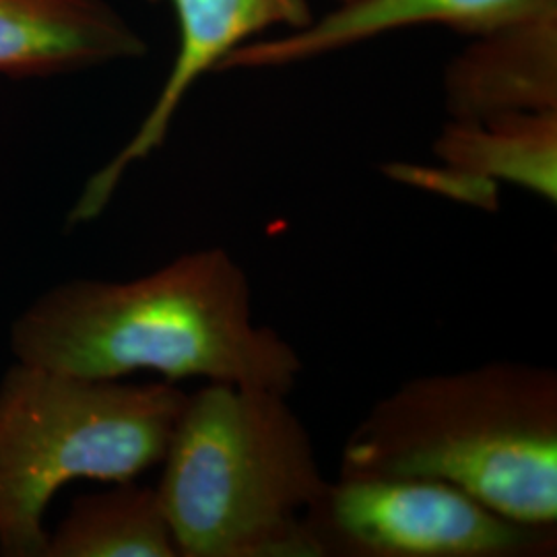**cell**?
<instances>
[{
    "label": "cell",
    "mask_w": 557,
    "mask_h": 557,
    "mask_svg": "<svg viewBox=\"0 0 557 557\" xmlns=\"http://www.w3.org/2000/svg\"><path fill=\"white\" fill-rule=\"evenodd\" d=\"M145 52L106 0H0V75L48 77Z\"/></svg>",
    "instance_id": "cell-9"
},
{
    "label": "cell",
    "mask_w": 557,
    "mask_h": 557,
    "mask_svg": "<svg viewBox=\"0 0 557 557\" xmlns=\"http://www.w3.org/2000/svg\"><path fill=\"white\" fill-rule=\"evenodd\" d=\"M337 2H338V0H337Z\"/></svg>",
    "instance_id": "cell-13"
},
{
    "label": "cell",
    "mask_w": 557,
    "mask_h": 557,
    "mask_svg": "<svg viewBox=\"0 0 557 557\" xmlns=\"http://www.w3.org/2000/svg\"><path fill=\"white\" fill-rule=\"evenodd\" d=\"M314 557L556 556L557 527L504 517L450 483L337 478L306 515Z\"/></svg>",
    "instance_id": "cell-5"
},
{
    "label": "cell",
    "mask_w": 557,
    "mask_h": 557,
    "mask_svg": "<svg viewBox=\"0 0 557 557\" xmlns=\"http://www.w3.org/2000/svg\"><path fill=\"white\" fill-rule=\"evenodd\" d=\"M289 395L205 382L161 460L178 557H314L306 515L329 479Z\"/></svg>",
    "instance_id": "cell-3"
},
{
    "label": "cell",
    "mask_w": 557,
    "mask_h": 557,
    "mask_svg": "<svg viewBox=\"0 0 557 557\" xmlns=\"http://www.w3.org/2000/svg\"><path fill=\"white\" fill-rule=\"evenodd\" d=\"M180 44L170 75L135 135L87 180L69 213V225L100 218L124 174L163 145L176 112L207 73H220L236 48L271 29H296L312 20L308 0H172Z\"/></svg>",
    "instance_id": "cell-6"
},
{
    "label": "cell",
    "mask_w": 557,
    "mask_h": 557,
    "mask_svg": "<svg viewBox=\"0 0 557 557\" xmlns=\"http://www.w3.org/2000/svg\"><path fill=\"white\" fill-rule=\"evenodd\" d=\"M44 557H178L156 487L135 481L73 502Z\"/></svg>",
    "instance_id": "cell-11"
},
{
    "label": "cell",
    "mask_w": 557,
    "mask_h": 557,
    "mask_svg": "<svg viewBox=\"0 0 557 557\" xmlns=\"http://www.w3.org/2000/svg\"><path fill=\"white\" fill-rule=\"evenodd\" d=\"M338 478L438 479L504 517L557 527V372L487 361L405 380L349 432Z\"/></svg>",
    "instance_id": "cell-2"
},
{
    "label": "cell",
    "mask_w": 557,
    "mask_h": 557,
    "mask_svg": "<svg viewBox=\"0 0 557 557\" xmlns=\"http://www.w3.org/2000/svg\"><path fill=\"white\" fill-rule=\"evenodd\" d=\"M448 120L557 110V4L471 36L444 66Z\"/></svg>",
    "instance_id": "cell-8"
},
{
    "label": "cell",
    "mask_w": 557,
    "mask_h": 557,
    "mask_svg": "<svg viewBox=\"0 0 557 557\" xmlns=\"http://www.w3.org/2000/svg\"><path fill=\"white\" fill-rule=\"evenodd\" d=\"M9 338L15 361L81 379L153 372L289 395L304 372L298 349L255 320L248 275L220 246L131 281L60 283L21 312Z\"/></svg>",
    "instance_id": "cell-1"
},
{
    "label": "cell",
    "mask_w": 557,
    "mask_h": 557,
    "mask_svg": "<svg viewBox=\"0 0 557 557\" xmlns=\"http://www.w3.org/2000/svg\"><path fill=\"white\" fill-rule=\"evenodd\" d=\"M557 0H338L337 7L278 36L248 41L220 71L285 69L411 27L438 25L467 38Z\"/></svg>",
    "instance_id": "cell-7"
},
{
    "label": "cell",
    "mask_w": 557,
    "mask_h": 557,
    "mask_svg": "<svg viewBox=\"0 0 557 557\" xmlns=\"http://www.w3.org/2000/svg\"><path fill=\"white\" fill-rule=\"evenodd\" d=\"M386 174L398 182L444 195L446 199L460 200L479 209H498V184L458 172L444 163L438 168L395 163L386 168Z\"/></svg>",
    "instance_id": "cell-12"
},
{
    "label": "cell",
    "mask_w": 557,
    "mask_h": 557,
    "mask_svg": "<svg viewBox=\"0 0 557 557\" xmlns=\"http://www.w3.org/2000/svg\"><path fill=\"white\" fill-rule=\"evenodd\" d=\"M432 151L458 172L557 202V110L448 120Z\"/></svg>",
    "instance_id": "cell-10"
},
{
    "label": "cell",
    "mask_w": 557,
    "mask_h": 557,
    "mask_svg": "<svg viewBox=\"0 0 557 557\" xmlns=\"http://www.w3.org/2000/svg\"><path fill=\"white\" fill-rule=\"evenodd\" d=\"M188 393L176 382L81 379L15 361L0 380V556L44 557L46 510L73 481L158 467Z\"/></svg>",
    "instance_id": "cell-4"
}]
</instances>
